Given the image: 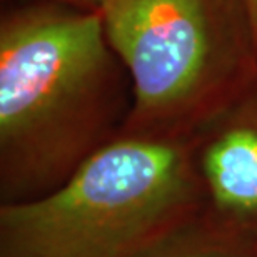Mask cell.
I'll list each match as a JSON object with an SVG mask.
<instances>
[{"label":"cell","instance_id":"1","mask_svg":"<svg viewBox=\"0 0 257 257\" xmlns=\"http://www.w3.org/2000/svg\"><path fill=\"white\" fill-rule=\"evenodd\" d=\"M132 80L100 14L50 0L0 15V204L57 189L124 131Z\"/></svg>","mask_w":257,"mask_h":257},{"label":"cell","instance_id":"2","mask_svg":"<svg viewBox=\"0 0 257 257\" xmlns=\"http://www.w3.org/2000/svg\"><path fill=\"white\" fill-rule=\"evenodd\" d=\"M199 214L191 137L122 132L57 189L0 204V257H139Z\"/></svg>","mask_w":257,"mask_h":257},{"label":"cell","instance_id":"3","mask_svg":"<svg viewBox=\"0 0 257 257\" xmlns=\"http://www.w3.org/2000/svg\"><path fill=\"white\" fill-rule=\"evenodd\" d=\"M100 17L132 80L122 132L191 137L257 74L249 0H110Z\"/></svg>","mask_w":257,"mask_h":257},{"label":"cell","instance_id":"4","mask_svg":"<svg viewBox=\"0 0 257 257\" xmlns=\"http://www.w3.org/2000/svg\"><path fill=\"white\" fill-rule=\"evenodd\" d=\"M202 214L257 237V74L191 136Z\"/></svg>","mask_w":257,"mask_h":257},{"label":"cell","instance_id":"5","mask_svg":"<svg viewBox=\"0 0 257 257\" xmlns=\"http://www.w3.org/2000/svg\"><path fill=\"white\" fill-rule=\"evenodd\" d=\"M139 257H257V237L199 214Z\"/></svg>","mask_w":257,"mask_h":257},{"label":"cell","instance_id":"6","mask_svg":"<svg viewBox=\"0 0 257 257\" xmlns=\"http://www.w3.org/2000/svg\"><path fill=\"white\" fill-rule=\"evenodd\" d=\"M50 2L69 5V7H74V9H79V10H85V12L100 14L102 10L105 9V5L110 2V0H50Z\"/></svg>","mask_w":257,"mask_h":257},{"label":"cell","instance_id":"7","mask_svg":"<svg viewBox=\"0 0 257 257\" xmlns=\"http://www.w3.org/2000/svg\"><path fill=\"white\" fill-rule=\"evenodd\" d=\"M250 7H252V12H254V17H255V22H257V0H249Z\"/></svg>","mask_w":257,"mask_h":257}]
</instances>
